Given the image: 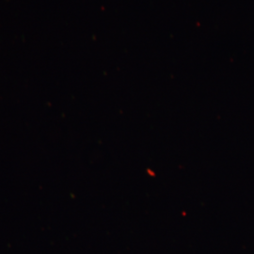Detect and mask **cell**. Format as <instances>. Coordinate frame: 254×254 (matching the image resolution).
Masks as SVG:
<instances>
[]
</instances>
